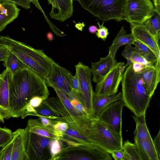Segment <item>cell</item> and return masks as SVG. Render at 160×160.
<instances>
[{
  "instance_id": "obj_4",
  "label": "cell",
  "mask_w": 160,
  "mask_h": 160,
  "mask_svg": "<svg viewBox=\"0 0 160 160\" xmlns=\"http://www.w3.org/2000/svg\"><path fill=\"white\" fill-rule=\"evenodd\" d=\"M87 136L93 144L109 154L122 147V137L109 126L98 119H93Z\"/></svg>"
},
{
  "instance_id": "obj_36",
  "label": "cell",
  "mask_w": 160,
  "mask_h": 160,
  "mask_svg": "<svg viewBox=\"0 0 160 160\" xmlns=\"http://www.w3.org/2000/svg\"><path fill=\"white\" fill-rule=\"evenodd\" d=\"M55 134L59 138L62 137L68 127V124L65 122L57 121L53 125Z\"/></svg>"
},
{
  "instance_id": "obj_26",
  "label": "cell",
  "mask_w": 160,
  "mask_h": 160,
  "mask_svg": "<svg viewBox=\"0 0 160 160\" xmlns=\"http://www.w3.org/2000/svg\"><path fill=\"white\" fill-rule=\"evenodd\" d=\"M150 32L156 39L160 38V14L156 10L153 14L143 24Z\"/></svg>"
},
{
  "instance_id": "obj_39",
  "label": "cell",
  "mask_w": 160,
  "mask_h": 160,
  "mask_svg": "<svg viewBox=\"0 0 160 160\" xmlns=\"http://www.w3.org/2000/svg\"><path fill=\"white\" fill-rule=\"evenodd\" d=\"M7 1L16 4L24 9H28L31 7L30 2L28 0H0V2Z\"/></svg>"
},
{
  "instance_id": "obj_37",
  "label": "cell",
  "mask_w": 160,
  "mask_h": 160,
  "mask_svg": "<svg viewBox=\"0 0 160 160\" xmlns=\"http://www.w3.org/2000/svg\"><path fill=\"white\" fill-rule=\"evenodd\" d=\"M104 22L100 25L98 22L97 24L98 25L99 28L96 33V35L98 38H100L104 41H105L108 34L109 32L108 29L103 24Z\"/></svg>"
},
{
  "instance_id": "obj_29",
  "label": "cell",
  "mask_w": 160,
  "mask_h": 160,
  "mask_svg": "<svg viewBox=\"0 0 160 160\" xmlns=\"http://www.w3.org/2000/svg\"><path fill=\"white\" fill-rule=\"evenodd\" d=\"M122 148L124 152V160H141L138 148L135 143L127 140L124 142Z\"/></svg>"
},
{
  "instance_id": "obj_45",
  "label": "cell",
  "mask_w": 160,
  "mask_h": 160,
  "mask_svg": "<svg viewBox=\"0 0 160 160\" xmlns=\"http://www.w3.org/2000/svg\"><path fill=\"white\" fill-rule=\"evenodd\" d=\"M132 65L134 71L137 73L140 72L145 67L140 63L135 62H133Z\"/></svg>"
},
{
  "instance_id": "obj_24",
  "label": "cell",
  "mask_w": 160,
  "mask_h": 160,
  "mask_svg": "<svg viewBox=\"0 0 160 160\" xmlns=\"http://www.w3.org/2000/svg\"><path fill=\"white\" fill-rule=\"evenodd\" d=\"M135 40L131 33L127 34L123 27L122 26L113 40L112 44L108 48V54L114 59L116 60V55L119 48L123 45H132Z\"/></svg>"
},
{
  "instance_id": "obj_25",
  "label": "cell",
  "mask_w": 160,
  "mask_h": 160,
  "mask_svg": "<svg viewBox=\"0 0 160 160\" xmlns=\"http://www.w3.org/2000/svg\"><path fill=\"white\" fill-rule=\"evenodd\" d=\"M26 127L30 132L40 136L51 138H58L55 134L53 127L44 126L39 118L29 119Z\"/></svg>"
},
{
  "instance_id": "obj_27",
  "label": "cell",
  "mask_w": 160,
  "mask_h": 160,
  "mask_svg": "<svg viewBox=\"0 0 160 160\" xmlns=\"http://www.w3.org/2000/svg\"><path fill=\"white\" fill-rule=\"evenodd\" d=\"M36 112L34 116L44 117L54 120L58 121L60 116L48 105L46 100L43 101L38 107L34 108Z\"/></svg>"
},
{
  "instance_id": "obj_44",
  "label": "cell",
  "mask_w": 160,
  "mask_h": 160,
  "mask_svg": "<svg viewBox=\"0 0 160 160\" xmlns=\"http://www.w3.org/2000/svg\"><path fill=\"white\" fill-rule=\"evenodd\" d=\"M38 117L42 124L46 127H52L53 125L57 121L44 117L39 116Z\"/></svg>"
},
{
  "instance_id": "obj_14",
  "label": "cell",
  "mask_w": 160,
  "mask_h": 160,
  "mask_svg": "<svg viewBox=\"0 0 160 160\" xmlns=\"http://www.w3.org/2000/svg\"><path fill=\"white\" fill-rule=\"evenodd\" d=\"M12 77L11 71L7 68L0 75V115L4 121L12 117L9 106V88Z\"/></svg>"
},
{
  "instance_id": "obj_38",
  "label": "cell",
  "mask_w": 160,
  "mask_h": 160,
  "mask_svg": "<svg viewBox=\"0 0 160 160\" xmlns=\"http://www.w3.org/2000/svg\"><path fill=\"white\" fill-rule=\"evenodd\" d=\"M70 88L71 90H72L80 95V89L79 82L76 73L74 76H73L72 78L70 84Z\"/></svg>"
},
{
  "instance_id": "obj_17",
  "label": "cell",
  "mask_w": 160,
  "mask_h": 160,
  "mask_svg": "<svg viewBox=\"0 0 160 160\" xmlns=\"http://www.w3.org/2000/svg\"><path fill=\"white\" fill-rule=\"evenodd\" d=\"M148 95L152 97L160 80V63L155 67L145 66L138 73Z\"/></svg>"
},
{
  "instance_id": "obj_11",
  "label": "cell",
  "mask_w": 160,
  "mask_h": 160,
  "mask_svg": "<svg viewBox=\"0 0 160 160\" xmlns=\"http://www.w3.org/2000/svg\"><path fill=\"white\" fill-rule=\"evenodd\" d=\"M75 67L76 73L79 82L80 102L86 108L91 117L94 92L92 84L90 68L81 62H79Z\"/></svg>"
},
{
  "instance_id": "obj_47",
  "label": "cell",
  "mask_w": 160,
  "mask_h": 160,
  "mask_svg": "<svg viewBox=\"0 0 160 160\" xmlns=\"http://www.w3.org/2000/svg\"><path fill=\"white\" fill-rule=\"evenodd\" d=\"M30 2H32L35 6L38 8V9H39L42 13L45 15L44 12L42 9L41 7L40 6L39 2L38 1V0H28Z\"/></svg>"
},
{
  "instance_id": "obj_20",
  "label": "cell",
  "mask_w": 160,
  "mask_h": 160,
  "mask_svg": "<svg viewBox=\"0 0 160 160\" xmlns=\"http://www.w3.org/2000/svg\"><path fill=\"white\" fill-rule=\"evenodd\" d=\"M117 62L116 60L114 59L109 54L105 57L101 58L99 61L92 62L90 69L92 81L96 83L98 82Z\"/></svg>"
},
{
  "instance_id": "obj_10",
  "label": "cell",
  "mask_w": 160,
  "mask_h": 160,
  "mask_svg": "<svg viewBox=\"0 0 160 160\" xmlns=\"http://www.w3.org/2000/svg\"><path fill=\"white\" fill-rule=\"evenodd\" d=\"M46 101L50 107L60 116L59 121L67 122L68 127L74 128L86 136L87 131L92 120L91 118L74 117L65 108L58 97L48 98Z\"/></svg>"
},
{
  "instance_id": "obj_46",
  "label": "cell",
  "mask_w": 160,
  "mask_h": 160,
  "mask_svg": "<svg viewBox=\"0 0 160 160\" xmlns=\"http://www.w3.org/2000/svg\"><path fill=\"white\" fill-rule=\"evenodd\" d=\"M156 11L160 14V0H152Z\"/></svg>"
},
{
  "instance_id": "obj_33",
  "label": "cell",
  "mask_w": 160,
  "mask_h": 160,
  "mask_svg": "<svg viewBox=\"0 0 160 160\" xmlns=\"http://www.w3.org/2000/svg\"><path fill=\"white\" fill-rule=\"evenodd\" d=\"M68 97L72 105L80 115L91 118L86 108L78 99L73 97L71 94Z\"/></svg>"
},
{
  "instance_id": "obj_8",
  "label": "cell",
  "mask_w": 160,
  "mask_h": 160,
  "mask_svg": "<svg viewBox=\"0 0 160 160\" xmlns=\"http://www.w3.org/2000/svg\"><path fill=\"white\" fill-rule=\"evenodd\" d=\"M123 62H117L109 72L98 82L95 87V93L110 96L117 93L125 70Z\"/></svg>"
},
{
  "instance_id": "obj_31",
  "label": "cell",
  "mask_w": 160,
  "mask_h": 160,
  "mask_svg": "<svg viewBox=\"0 0 160 160\" xmlns=\"http://www.w3.org/2000/svg\"><path fill=\"white\" fill-rule=\"evenodd\" d=\"M135 47L145 54L151 61L157 62L160 60V56L149 47L140 42L135 40L133 43Z\"/></svg>"
},
{
  "instance_id": "obj_12",
  "label": "cell",
  "mask_w": 160,
  "mask_h": 160,
  "mask_svg": "<svg viewBox=\"0 0 160 160\" xmlns=\"http://www.w3.org/2000/svg\"><path fill=\"white\" fill-rule=\"evenodd\" d=\"M72 77L68 70L54 61L49 73L44 79L47 87L58 88L68 96L71 94L70 84Z\"/></svg>"
},
{
  "instance_id": "obj_52",
  "label": "cell",
  "mask_w": 160,
  "mask_h": 160,
  "mask_svg": "<svg viewBox=\"0 0 160 160\" xmlns=\"http://www.w3.org/2000/svg\"><path fill=\"white\" fill-rule=\"evenodd\" d=\"M1 43V42H0V43Z\"/></svg>"
},
{
  "instance_id": "obj_1",
  "label": "cell",
  "mask_w": 160,
  "mask_h": 160,
  "mask_svg": "<svg viewBox=\"0 0 160 160\" xmlns=\"http://www.w3.org/2000/svg\"><path fill=\"white\" fill-rule=\"evenodd\" d=\"M49 91L44 79L25 67L12 76L9 88V106L12 117L25 118L26 108L31 99L39 96L45 100Z\"/></svg>"
},
{
  "instance_id": "obj_13",
  "label": "cell",
  "mask_w": 160,
  "mask_h": 160,
  "mask_svg": "<svg viewBox=\"0 0 160 160\" xmlns=\"http://www.w3.org/2000/svg\"><path fill=\"white\" fill-rule=\"evenodd\" d=\"M124 106L125 104L122 99L113 102L102 110L97 119L122 136V114Z\"/></svg>"
},
{
  "instance_id": "obj_15",
  "label": "cell",
  "mask_w": 160,
  "mask_h": 160,
  "mask_svg": "<svg viewBox=\"0 0 160 160\" xmlns=\"http://www.w3.org/2000/svg\"><path fill=\"white\" fill-rule=\"evenodd\" d=\"M134 139L141 160H160L149 132L137 135Z\"/></svg>"
},
{
  "instance_id": "obj_34",
  "label": "cell",
  "mask_w": 160,
  "mask_h": 160,
  "mask_svg": "<svg viewBox=\"0 0 160 160\" xmlns=\"http://www.w3.org/2000/svg\"><path fill=\"white\" fill-rule=\"evenodd\" d=\"M13 144L12 139L0 149V160H11Z\"/></svg>"
},
{
  "instance_id": "obj_23",
  "label": "cell",
  "mask_w": 160,
  "mask_h": 160,
  "mask_svg": "<svg viewBox=\"0 0 160 160\" xmlns=\"http://www.w3.org/2000/svg\"><path fill=\"white\" fill-rule=\"evenodd\" d=\"M122 99V92L110 96L98 95L94 92L92 98L91 118L97 119L100 112L108 105Z\"/></svg>"
},
{
  "instance_id": "obj_28",
  "label": "cell",
  "mask_w": 160,
  "mask_h": 160,
  "mask_svg": "<svg viewBox=\"0 0 160 160\" xmlns=\"http://www.w3.org/2000/svg\"><path fill=\"white\" fill-rule=\"evenodd\" d=\"M3 65L11 71L12 76L26 67L23 63L14 54L10 52Z\"/></svg>"
},
{
  "instance_id": "obj_16",
  "label": "cell",
  "mask_w": 160,
  "mask_h": 160,
  "mask_svg": "<svg viewBox=\"0 0 160 160\" xmlns=\"http://www.w3.org/2000/svg\"><path fill=\"white\" fill-rule=\"evenodd\" d=\"M131 31L135 40L145 45L160 56L159 40L152 35L143 24H130Z\"/></svg>"
},
{
  "instance_id": "obj_30",
  "label": "cell",
  "mask_w": 160,
  "mask_h": 160,
  "mask_svg": "<svg viewBox=\"0 0 160 160\" xmlns=\"http://www.w3.org/2000/svg\"><path fill=\"white\" fill-rule=\"evenodd\" d=\"M56 92L58 97L67 109L74 117L78 118H87L80 115L72 105L67 95L63 92L56 88H53Z\"/></svg>"
},
{
  "instance_id": "obj_7",
  "label": "cell",
  "mask_w": 160,
  "mask_h": 160,
  "mask_svg": "<svg viewBox=\"0 0 160 160\" xmlns=\"http://www.w3.org/2000/svg\"><path fill=\"white\" fill-rule=\"evenodd\" d=\"M155 11L151 0H126L124 20L130 24H143Z\"/></svg>"
},
{
  "instance_id": "obj_35",
  "label": "cell",
  "mask_w": 160,
  "mask_h": 160,
  "mask_svg": "<svg viewBox=\"0 0 160 160\" xmlns=\"http://www.w3.org/2000/svg\"><path fill=\"white\" fill-rule=\"evenodd\" d=\"M13 132L7 128L0 126V149L12 139Z\"/></svg>"
},
{
  "instance_id": "obj_43",
  "label": "cell",
  "mask_w": 160,
  "mask_h": 160,
  "mask_svg": "<svg viewBox=\"0 0 160 160\" xmlns=\"http://www.w3.org/2000/svg\"><path fill=\"white\" fill-rule=\"evenodd\" d=\"M154 146L157 154L160 160V130H159L157 136L152 139Z\"/></svg>"
},
{
  "instance_id": "obj_32",
  "label": "cell",
  "mask_w": 160,
  "mask_h": 160,
  "mask_svg": "<svg viewBox=\"0 0 160 160\" xmlns=\"http://www.w3.org/2000/svg\"><path fill=\"white\" fill-rule=\"evenodd\" d=\"M63 145L62 141L58 138H51L49 144L51 160H54L62 151Z\"/></svg>"
},
{
  "instance_id": "obj_22",
  "label": "cell",
  "mask_w": 160,
  "mask_h": 160,
  "mask_svg": "<svg viewBox=\"0 0 160 160\" xmlns=\"http://www.w3.org/2000/svg\"><path fill=\"white\" fill-rule=\"evenodd\" d=\"M20 10L14 3L0 2V32L18 18Z\"/></svg>"
},
{
  "instance_id": "obj_3",
  "label": "cell",
  "mask_w": 160,
  "mask_h": 160,
  "mask_svg": "<svg viewBox=\"0 0 160 160\" xmlns=\"http://www.w3.org/2000/svg\"><path fill=\"white\" fill-rule=\"evenodd\" d=\"M122 99L125 106L134 115L146 114L152 98L147 93L142 80L131 64L127 67L121 82Z\"/></svg>"
},
{
  "instance_id": "obj_2",
  "label": "cell",
  "mask_w": 160,
  "mask_h": 160,
  "mask_svg": "<svg viewBox=\"0 0 160 160\" xmlns=\"http://www.w3.org/2000/svg\"><path fill=\"white\" fill-rule=\"evenodd\" d=\"M0 41L26 67L44 79L48 76L54 61L43 50L33 48L23 42L13 39L8 36H0Z\"/></svg>"
},
{
  "instance_id": "obj_6",
  "label": "cell",
  "mask_w": 160,
  "mask_h": 160,
  "mask_svg": "<svg viewBox=\"0 0 160 160\" xmlns=\"http://www.w3.org/2000/svg\"><path fill=\"white\" fill-rule=\"evenodd\" d=\"M112 160L109 153L92 144L81 143L74 146L63 147L56 160Z\"/></svg>"
},
{
  "instance_id": "obj_49",
  "label": "cell",
  "mask_w": 160,
  "mask_h": 160,
  "mask_svg": "<svg viewBox=\"0 0 160 160\" xmlns=\"http://www.w3.org/2000/svg\"><path fill=\"white\" fill-rule=\"evenodd\" d=\"M47 39L49 41H52L53 39V36L52 34L50 32H48L47 35Z\"/></svg>"
},
{
  "instance_id": "obj_21",
  "label": "cell",
  "mask_w": 160,
  "mask_h": 160,
  "mask_svg": "<svg viewBox=\"0 0 160 160\" xmlns=\"http://www.w3.org/2000/svg\"><path fill=\"white\" fill-rule=\"evenodd\" d=\"M123 57L127 60L125 67L132 64L133 62L140 63L144 66L155 67L160 63V60L157 62L150 61L142 52L132 45H127L124 48L122 53Z\"/></svg>"
},
{
  "instance_id": "obj_48",
  "label": "cell",
  "mask_w": 160,
  "mask_h": 160,
  "mask_svg": "<svg viewBox=\"0 0 160 160\" xmlns=\"http://www.w3.org/2000/svg\"><path fill=\"white\" fill-rule=\"evenodd\" d=\"M98 29V28L96 26L92 25L89 27L88 30L91 33H94L97 32Z\"/></svg>"
},
{
  "instance_id": "obj_18",
  "label": "cell",
  "mask_w": 160,
  "mask_h": 160,
  "mask_svg": "<svg viewBox=\"0 0 160 160\" xmlns=\"http://www.w3.org/2000/svg\"><path fill=\"white\" fill-rule=\"evenodd\" d=\"M26 129L19 128L13 132L11 160H29L26 148Z\"/></svg>"
},
{
  "instance_id": "obj_9",
  "label": "cell",
  "mask_w": 160,
  "mask_h": 160,
  "mask_svg": "<svg viewBox=\"0 0 160 160\" xmlns=\"http://www.w3.org/2000/svg\"><path fill=\"white\" fill-rule=\"evenodd\" d=\"M26 128V148L29 160H51V138L31 132Z\"/></svg>"
},
{
  "instance_id": "obj_40",
  "label": "cell",
  "mask_w": 160,
  "mask_h": 160,
  "mask_svg": "<svg viewBox=\"0 0 160 160\" xmlns=\"http://www.w3.org/2000/svg\"><path fill=\"white\" fill-rule=\"evenodd\" d=\"M8 48L3 44L0 43V61H4L10 53Z\"/></svg>"
},
{
  "instance_id": "obj_19",
  "label": "cell",
  "mask_w": 160,
  "mask_h": 160,
  "mask_svg": "<svg viewBox=\"0 0 160 160\" xmlns=\"http://www.w3.org/2000/svg\"><path fill=\"white\" fill-rule=\"evenodd\" d=\"M73 0H52L51 18L63 22L72 15Z\"/></svg>"
},
{
  "instance_id": "obj_42",
  "label": "cell",
  "mask_w": 160,
  "mask_h": 160,
  "mask_svg": "<svg viewBox=\"0 0 160 160\" xmlns=\"http://www.w3.org/2000/svg\"><path fill=\"white\" fill-rule=\"evenodd\" d=\"M110 154L112 158L115 160H124V152L122 148L119 150L113 151Z\"/></svg>"
},
{
  "instance_id": "obj_50",
  "label": "cell",
  "mask_w": 160,
  "mask_h": 160,
  "mask_svg": "<svg viewBox=\"0 0 160 160\" xmlns=\"http://www.w3.org/2000/svg\"><path fill=\"white\" fill-rule=\"evenodd\" d=\"M48 3L49 4H51L52 5V0H47Z\"/></svg>"
},
{
  "instance_id": "obj_41",
  "label": "cell",
  "mask_w": 160,
  "mask_h": 160,
  "mask_svg": "<svg viewBox=\"0 0 160 160\" xmlns=\"http://www.w3.org/2000/svg\"><path fill=\"white\" fill-rule=\"evenodd\" d=\"M45 100L42 98L36 96L32 98L30 100L28 106L34 108L39 106L42 102Z\"/></svg>"
},
{
  "instance_id": "obj_5",
  "label": "cell",
  "mask_w": 160,
  "mask_h": 160,
  "mask_svg": "<svg viewBox=\"0 0 160 160\" xmlns=\"http://www.w3.org/2000/svg\"><path fill=\"white\" fill-rule=\"evenodd\" d=\"M89 13L105 22L113 19L124 20L123 12L126 0H73Z\"/></svg>"
},
{
  "instance_id": "obj_51",
  "label": "cell",
  "mask_w": 160,
  "mask_h": 160,
  "mask_svg": "<svg viewBox=\"0 0 160 160\" xmlns=\"http://www.w3.org/2000/svg\"><path fill=\"white\" fill-rule=\"evenodd\" d=\"M4 121L2 120L0 115V124L1 122H4Z\"/></svg>"
}]
</instances>
